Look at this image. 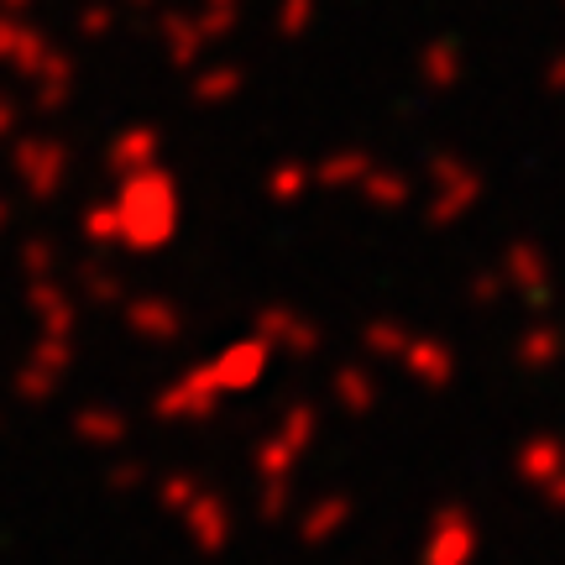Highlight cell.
<instances>
[{
  "mask_svg": "<svg viewBox=\"0 0 565 565\" xmlns=\"http://www.w3.org/2000/svg\"><path fill=\"white\" fill-rule=\"evenodd\" d=\"M545 498H550L555 508H565V471L555 477V482H545Z\"/></svg>",
  "mask_w": 565,
  "mask_h": 565,
  "instance_id": "cell-5",
  "label": "cell"
},
{
  "mask_svg": "<svg viewBox=\"0 0 565 565\" xmlns=\"http://www.w3.org/2000/svg\"><path fill=\"white\" fill-rule=\"evenodd\" d=\"M471 550H477V529L466 513H445L435 534H429V545H424V565H466L471 561Z\"/></svg>",
  "mask_w": 565,
  "mask_h": 565,
  "instance_id": "cell-1",
  "label": "cell"
},
{
  "mask_svg": "<svg viewBox=\"0 0 565 565\" xmlns=\"http://www.w3.org/2000/svg\"><path fill=\"white\" fill-rule=\"evenodd\" d=\"M519 471H524V482H534V487L555 482V477L565 471V450H561V440H550V435L529 440L524 450H519Z\"/></svg>",
  "mask_w": 565,
  "mask_h": 565,
  "instance_id": "cell-2",
  "label": "cell"
},
{
  "mask_svg": "<svg viewBox=\"0 0 565 565\" xmlns=\"http://www.w3.org/2000/svg\"><path fill=\"white\" fill-rule=\"evenodd\" d=\"M555 351H561V335H555V330H534L524 341V366H550Z\"/></svg>",
  "mask_w": 565,
  "mask_h": 565,
  "instance_id": "cell-4",
  "label": "cell"
},
{
  "mask_svg": "<svg viewBox=\"0 0 565 565\" xmlns=\"http://www.w3.org/2000/svg\"><path fill=\"white\" fill-rule=\"evenodd\" d=\"M408 366H414L429 387H445V383H450V372H456V362L445 356V345H435V341L414 345V351H408Z\"/></svg>",
  "mask_w": 565,
  "mask_h": 565,
  "instance_id": "cell-3",
  "label": "cell"
}]
</instances>
